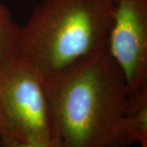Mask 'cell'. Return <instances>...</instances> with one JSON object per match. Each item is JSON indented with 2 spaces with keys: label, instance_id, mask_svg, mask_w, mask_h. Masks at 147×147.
I'll return each mask as SVG.
<instances>
[{
  "label": "cell",
  "instance_id": "1",
  "mask_svg": "<svg viewBox=\"0 0 147 147\" xmlns=\"http://www.w3.org/2000/svg\"><path fill=\"white\" fill-rule=\"evenodd\" d=\"M115 0H43L20 26L17 57L46 87L108 53Z\"/></svg>",
  "mask_w": 147,
  "mask_h": 147
},
{
  "label": "cell",
  "instance_id": "2",
  "mask_svg": "<svg viewBox=\"0 0 147 147\" xmlns=\"http://www.w3.org/2000/svg\"><path fill=\"white\" fill-rule=\"evenodd\" d=\"M57 138L61 147H124L126 82L108 53L47 86Z\"/></svg>",
  "mask_w": 147,
  "mask_h": 147
},
{
  "label": "cell",
  "instance_id": "3",
  "mask_svg": "<svg viewBox=\"0 0 147 147\" xmlns=\"http://www.w3.org/2000/svg\"><path fill=\"white\" fill-rule=\"evenodd\" d=\"M0 137L45 145L58 140L47 87L19 57L0 68Z\"/></svg>",
  "mask_w": 147,
  "mask_h": 147
},
{
  "label": "cell",
  "instance_id": "4",
  "mask_svg": "<svg viewBox=\"0 0 147 147\" xmlns=\"http://www.w3.org/2000/svg\"><path fill=\"white\" fill-rule=\"evenodd\" d=\"M108 54L125 79L129 95L147 88V0H115Z\"/></svg>",
  "mask_w": 147,
  "mask_h": 147
},
{
  "label": "cell",
  "instance_id": "5",
  "mask_svg": "<svg viewBox=\"0 0 147 147\" xmlns=\"http://www.w3.org/2000/svg\"><path fill=\"white\" fill-rule=\"evenodd\" d=\"M124 147L139 144L147 147V88L129 95L123 118Z\"/></svg>",
  "mask_w": 147,
  "mask_h": 147
},
{
  "label": "cell",
  "instance_id": "6",
  "mask_svg": "<svg viewBox=\"0 0 147 147\" xmlns=\"http://www.w3.org/2000/svg\"><path fill=\"white\" fill-rule=\"evenodd\" d=\"M19 30L9 11L0 3V68L17 57Z\"/></svg>",
  "mask_w": 147,
  "mask_h": 147
},
{
  "label": "cell",
  "instance_id": "7",
  "mask_svg": "<svg viewBox=\"0 0 147 147\" xmlns=\"http://www.w3.org/2000/svg\"><path fill=\"white\" fill-rule=\"evenodd\" d=\"M0 144H1V147H61L59 140H57L52 144L45 145V144H38V143L19 142L11 138L0 137Z\"/></svg>",
  "mask_w": 147,
  "mask_h": 147
},
{
  "label": "cell",
  "instance_id": "8",
  "mask_svg": "<svg viewBox=\"0 0 147 147\" xmlns=\"http://www.w3.org/2000/svg\"><path fill=\"white\" fill-rule=\"evenodd\" d=\"M0 147H1V144H0Z\"/></svg>",
  "mask_w": 147,
  "mask_h": 147
},
{
  "label": "cell",
  "instance_id": "9",
  "mask_svg": "<svg viewBox=\"0 0 147 147\" xmlns=\"http://www.w3.org/2000/svg\"></svg>",
  "mask_w": 147,
  "mask_h": 147
}]
</instances>
